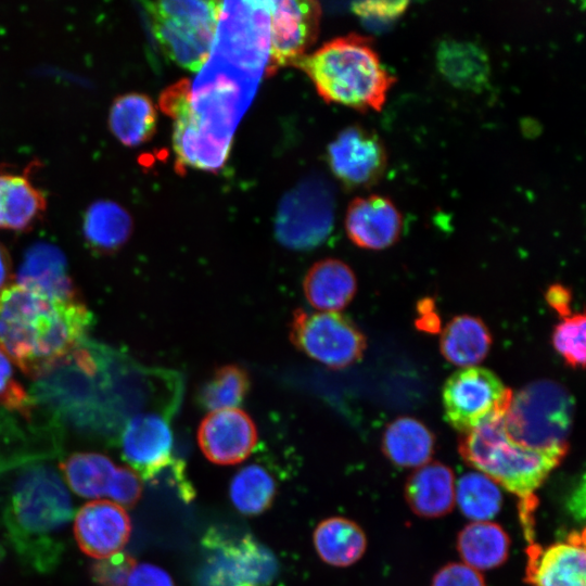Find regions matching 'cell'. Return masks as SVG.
I'll use <instances>...</instances> for the list:
<instances>
[{
  "label": "cell",
  "instance_id": "1",
  "mask_svg": "<svg viewBox=\"0 0 586 586\" xmlns=\"http://www.w3.org/2000/svg\"><path fill=\"white\" fill-rule=\"evenodd\" d=\"M268 54L267 1H224L211 53L193 82L181 79L160 97L162 111L174 119L179 169L214 173L224 166Z\"/></svg>",
  "mask_w": 586,
  "mask_h": 586
},
{
  "label": "cell",
  "instance_id": "2",
  "mask_svg": "<svg viewBox=\"0 0 586 586\" xmlns=\"http://www.w3.org/2000/svg\"><path fill=\"white\" fill-rule=\"evenodd\" d=\"M91 319L78 296L16 281L0 290V349L24 374L40 378L80 347Z\"/></svg>",
  "mask_w": 586,
  "mask_h": 586
},
{
  "label": "cell",
  "instance_id": "3",
  "mask_svg": "<svg viewBox=\"0 0 586 586\" xmlns=\"http://www.w3.org/2000/svg\"><path fill=\"white\" fill-rule=\"evenodd\" d=\"M293 66L310 78L326 102L359 111H380L395 81L372 41L357 34L326 42Z\"/></svg>",
  "mask_w": 586,
  "mask_h": 586
},
{
  "label": "cell",
  "instance_id": "4",
  "mask_svg": "<svg viewBox=\"0 0 586 586\" xmlns=\"http://www.w3.org/2000/svg\"><path fill=\"white\" fill-rule=\"evenodd\" d=\"M496 415L462 435L459 454L463 460L520 498V518L531 543L534 534L535 492L565 456L523 447L511 441Z\"/></svg>",
  "mask_w": 586,
  "mask_h": 586
},
{
  "label": "cell",
  "instance_id": "5",
  "mask_svg": "<svg viewBox=\"0 0 586 586\" xmlns=\"http://www.w3.org/2000/svg\"><path fill=\"white\" fill-rule=\"evenodd\" d=\"M73 518L68 492L50 468L25 470L16 480L7 512V525L18 552L38 568L55 561L56 538Z\"/></svg>",
  "mask_w": 586,
  "mask_h": 586
},
{
  "label": "cell",
  "instance_id": "6",
  "mask_svg": "<svg viewBox=\"0 0 586 586\" xmlns=\"http://www.w3.org/2000/svg\"><path fill=\"white\" fill-rule=\"evenodd\" d=\"M573 416L574 399L568 388L552 380H538L512 394L504 428L523 447L565 456Z\"/></svg>",
  "mask_w": 586,
  "mask_h": 586
},
{
  "label": "cell",
  "instance_id": "7",
  "mask_svg": "<svg viewBox=\"0 0 586 586\" xmlns=\"http://www.w3.org/2000/svg\"><path fill=\"white\" fill-rule=\"evenodd\" d=\"M143 4L165 56L184 69L199 72L211 53L222 1L169 0Z\"/></svg>",
  "mask_w": 586,
  "mask_h": 586
},
{
  "label": "cell",
  "instance_id": "8",
  "mask_svg": "<svg viewBox=\"0 0 586 586\" xmlns=\"http://www.w3.org/2000/svg\"><path fill=\"white\" fill-rule=\"evenodd\" d=\"M335 196L321 175H310L288 191L275 219L277 240L285 247L307 251L326 241L333 229Z\"/></svg>",
  "mask_w": 586,
  "mask_h": 586
},
{
  "label": "cell",
  "instance_id": "9",
  "mask_svg": "<svg viewBox=\"0 0 586 586\" xmlns=\"http://www.w3.org/2000/svg\"><path fill=\"white\" fill-rule=\"evenodd\" d=\"M290 340L300 352L332 369L357 362L367 347L365 335L346 316L302 308L292 315Z\"/></svg>",
  "mask_w": 586,
  "mask_h": 586
},
{
  "label": "cell",
  "instance_id": "10",
  "mask_svg": "<svg viewBox=\"0 0 586 586\" xmlns=\"http://www.w3.org/2000/svg\"><path fill=\"white\" fill-rule=\"evenodd\" d=\"M512 394L492 370L476 366L461 368L443 387L445 419L466 434L485 420L505 413Z\"/></svg>",
  "mask_w": 586,
  "mask_h": 586
},
{
  "label": "cell",
  "instance_id": "11",
  "mask_svg": "<svg viewBox=\"0 0 586 586\" xmlns=\"http://www.w3.org/2000/svg\"><path fill=\"white\" fill-rule=\"evenodd\" d=\"M204 544L209 553L201 586H267L277 572L272 553L251 536L231 539L212 532Z\"/></svg>",
  "mask_w": 586,
  "mask_h": 586
},
{
  "label": "cell",
  "instance_id": "12",
  "mask_svg": "<svg viewBox=\"0 0 586 586\" xmlns=\"http://www.w3.org/2000/svg\"><path fill=\"white\" fill-rule=\"evenodd\" d=\"M269 14V54L267 76L280 67L293 65L305 55L319 33L321 9L310 0L267 1Z\"/></svg>",
  "mask_w": 586,
  "mask_h": 586
},
{
  "label": "cell",
  "instance_id": "13",
  "mask_svg": "<svg viewBox=\"0 0 586 586\" xmlns=\"http://www.w3.org/2000/svg\"><path fill=\"white\" fill-rule=\"evenodd\" d=\"M328 162L333 174L346 186L364 187L375 182L383 174L386 153L373 132L352 126L329 144Z\"/></svg>",
  "mask_w": 586,
  "mask_h": 586
},
{
  "label": "cell",
  "instance_id": "14",
  "mask_svg": "<svg viewBox=\"0 0 586 586\" xmlns=\"http://www.w3.org/2000/svg\"><path fill=\"white\" fill-rule=\"evenodd\" d=\"M131 533L125 508L107 499L81 506L74 518V536L80 550L97 560L123 551Z\"/></svg>",
  "mask_w": 586,
  "mask_h": 586
},
{
  "label": "cell",
  "instance_id": "15",
  "mask_svg": "<svg viewBox=\"0 0 586 586\" xmlns=\"http://www.w3.org/2000/svg\"><path fill=\"white\" fill-rule=\"evenodd\" d=\"M525 582L531 586H585V532L572 531L564 539L526 548Z\"/></svg>",
  "mask_w": 586,
  "mask_h": 586
},
{
  "label": "cell",
  "instance_id": "16",
  "mask_svg": "<svg viewBox=\"0 0 586 586\" xmlns=\"http://www.w3.org/2000/svg\"><path fill=\"white\" fill-rule=\"evenodd\" d=\"M198 442L204 456L216 464H235L247 458L257 442L251 417L238 408L212 411L200 423Z\"/></svg>",
  "mask_w": 586,
  "mask_h": 586
},
{
  "label": "cell",
  "instance_id": "17",
  "mask_svg": "<svg viewBox=\"0 0 586 586\" xmlns=\"http://www.w3.org/2000/svg\"><path fill=\"white\" fill-rule=\"evenodd\" d=\"M173 434L167 421L148 412L131 418L122 434V453L139 476L153 479L169 468Z\"/></svg>",
  "mask_w": 586,
  "mask_h": 586
},
{
  "label": "cell",
  "instance_id": "18",
  "mask_svg": "<svg viewBox=\"0 0 586 586\" xmlns=\"http://www.w3.org/2000/svg\"><path fill=\"white\" fill-rule=\"evenodd\" d=\"M345 229L357 246L379 251L399 239L403 218L394 203L385 196L373 194L356 198L348 205Z\"/></svg>",
  "mask_w": 586,
  "mask_h": 586
},
{
  "label": "cell",
  "instance_id": "19",
  "mask_svg": "<svg viewBox=\"0 0 586 586\" xmlns=\"http://www.w3.org/2000/svg\"><path fill=\"white\" fill-rule=\"evenodd\" d=\"M456 481L453 470L441 462H428L415 470L406 482L405 498L420 517L438 518L455 505Z\"/></svg>",
  "mask_w": 586,
  "mask_h": 586
},
{
  "label": "cell",
  "instance_id": "20",
  "mask_svg": "<svg viewBox=\"0 0 586 586\" xmlns=\"http://www.w3.org/2000/svg\"><path fill=\"white\" fill-rule=\"evenodd\" d=\"M303 290L313 307L335 313L351 303L356 294L357 280L354 271L344 262L326 258L308 269Z\"/></svg>",
  "mask_w": 586,
  "mask_h": 586
},
{
  "label": "cell",
  "instance_id": "21",
  "mask_svg": "<svg viewBox=\"0 0 586 586\" xmlns=\"http://www.w3.org/2000/svg\"><path fill=\"white\" fill-rule=\"evenodd\" d=\"M47 201L27 175L0 174V229L28 231L43 216Z\"/></svg>",
  "mask_w": 586,
  "mask_h": 586
},
{
  "label": "cell",
  "instance_id": "22",
  "mask_svg": "<svg viewBox=\"0 0 586 586\" xmlns=\"http://www.w3.org/2000/svg\"><path fill=\"white\" fill-rule=\"evenodd\" d=\"M492 342V334L482 319L471 315H459L443 329L440 351L448 362L468 368L484 360Z\"/></svg>",
  "mask_w": 586,
  "mask_h": 586
},
{
  "label": "cell",
  "instance_id": "23",
  "mask_svg": "<svg viewBox=\"0 0 586 586\" xmlns=\"http://www.w3.org/2000/svg\"><path fill=\"white\" fill-rule=\"evenodd\" d=\"M435 437L430 429L412 417H399L385 429L382 449L386 458L398 467L419 468L434 453Z\"/></svg>",
  "mask_w": 586,
  "mask_h": 586
},
{
  "label": "cell",
  "instance_id": "24",
  "mask_svg": "<svg viewBox=\"0 0 586 586\" xmlns=\"http://www.w3.org/2000/svg\"><path fill=\"white\" fill-rule=\"evenodd\" d=\"M82 232L87 245L98 254L117 252L132 232V219L119 204L100 200L86 209Z\"/></svg>",
  "mask_w": 586,
  "mask_h": 586
},
{
  "label": "cell",
  "instance_id": "25",
  "mask_svg": "<svg viewBox=\"0 0 586 586\" xmlns=\"http://www.w3.org/2000/svg\"><path fill=\"white\" fill-rule=\"evenodd\" d=\"M509 548L510 538L506 531L491 521L469 523L457 537V550L462 563L479 572L505 563Z\"/></svg>",
  "mask_w": 586,
  "mask_h": 586
},
{
  "label": "cell",
  "instance_id": "26",
  "mask_svg": "<svg viewBox=\"0 0 586 586\" xmlns=\"http://www.w3.org/2000/svg\"><path fill=\"white\" fill-rule=\"evenodd\" d=\"M156 120L155 106L143 93L118 95L110 107V130L127 146H137L149 141L155 132Z\"/></svg>",
  "mask_w": 586,
  "mask_h": 586
},
{
  "label": "cell",
  "instance_id": "27",
  "mask_svg": "<svg viewBox=\"0 0 586 586\" xmlns=\"http://www.w3.org/2000/svg\"><path fill=\"white\" fill-rule=\"evenodd\" d=\"M313 538L319 557L334 566L354 564L362 557L367 548V538L361 527L342 517H332L321 521Z\"/></svg>",
  "mask_w": 586,
  "mask_h": 586
},
{
  "label": "cell",
  "instance_id": "28",
  "mask_svg": "<svg viewBox=\"0 0 586 586\" xmlns=\"http://www.w3.org/2000/svg\"><path fill=\"white\" fill-rule=\"evenodd\" d=\"M61 469L74 493L95 500L104 496L111 498L119 467L101 454L76 453L61 464Z\"/></svg>",
  "mask_w": 586,
  "mask_h": 586
},
{
  "label": "cell",
  "instance_id": "29",
  "mask_svg": "<svg viewBox=\"0 0 586 586\" xmlns=\"http://www.w3.org/2000/svg\"><path fill=\"white\" fill-rule=\"evenodd\" d=\"M17 282L60 296H78L66 271L65 257L55 246L39 243L26 253Z\"/></svg>",
  "mask_w": 586,
  "mask_h": 586
},
{
  "label": "cell",
  "instance_id": "30",
  "mask_svg": "<svg viewBox=\"0 0 586 586\" xmlns=\"http://www.w3.org/2000/svg\"><path fill=\"white\" fill-rule=\"evenodd\" d=\"M441 73L455 86L475 89L488 78L489 64L485 53L469 42L445 41L437 50Z\"/></svg>",
  "mask_w": 586,
  "mask_h": 586
},
{
  "label": "cell",
  "instance_id": "31",
  "mask_svg": "<svg viewBox=\"0 0 586 586\" xmlns=\"http://www.w3.org/2000/svg\"><path fill=\"white\" fill-rule=\"evenodd\" d=\"M455 504L473 522L491 521L500 511L502 495L487 475L468 472L456 482Z\"/></svg>",
  "mask_w": 586,
  "mask_h": 586
},
{
  "label": "cell",
  "instance_id": "32",
  "mask_svg": "<svg viewBox=\"0 0 586 586\" xmlns=\"http://www.w3.org/2000/svg\"><path fill=\"white\" fill-rule=\"evenodd\" d=\"M276 495V483L267 470L257 464L241 469L230 484V498L243 514L256 515L267 510Z\"/></svg>",
  "mask_w": 586,
  "mask_h": 586
},
{
  "label": "cell",
  "instance_id": "33",
  "mask_svg": "<svg viewBox=\"0 0 586 586\" xmlns=\"http://www.w3.org/2000/svg\"><path fill=\"white\" fill-rule=\"evenodd\" d=\"M250 390L247 372L235 365L217 368L199 393L201 405L212 411L239 406Z\"/></svg>",
  "mask_w": 586,
  "mask_h": 586
},
{
  "label": "cell",
  "instance_id": "34",
  "mask_svg": "<svg viewBox=\"0 0 586 586\" xmlns=\"http://www.w3.org/2000/svg\"><path fill=\"white\" fill-rule=\"evenodd\" d=\"M585 315L575 314L559 322L551 335L553 348L574 369H583L585 366Z\"/></svg>",
  "mask_w": 586,
  "mask_h": 586
},
{
  "label": "cell",
  "instance_id": "35",
  "mask_svg": "<svg viewBox=\"0 0 586 586\" xmlns=\"http://www.w3.org/2000/svg\"><path fill=\"white\" fill-rule=\"evenodd\" d=\"M0 405L28 417L31 411L30 396L16 380L11 360L0 349Z\"/></svg>",
  "mask_w": 586,
  "mask_h": 586
},
{
  "label": "cell",
  "instance_id": "36",
  "mask_svg": "<svg viewBox=\"0 0 586 586\" xmlns=\"http://www.w3.org/2000/svg\"><path fill=\"white\" fill-rule=\"evenodd\" d=\"M136 560L123 551L98 560L92 566L93 579L99 586H126Z\"/></svg>",
  "mask_w": 586,
  "mask_h": 586
},
{
  "label": "cell",
  "instance_id": "37",
  "mask_svg": "<svg viewBox=\"0 0 586 586\" xmlns=\"http://www.w3.org/2000/svg\"><path fill=\"white\" fill-rule=\"evenodd\" d=\"M431 586H486L482 574L464 563H448L434 575Z\"/></svg>",
  "mask_w": 586,
  "mask_h": 586
},
{
  "label": "cell",
  "instance_id": "38",
  "mask_svg": "<svg viewBox=\"0 0 586 586\" xmlns=\"http://www.w3.org/2000/svg\"><path fill=\"white\" fill-rule=\"evenodd\" d=\"M126 586H175V583L163 569L154 564L141 563L135 565Z\"/></svg>",
  "mask_w": 586,
  "mask_h": 586
},
{
  "label": "cell",
  "instance_id": "39",
  "mask_svg": "<svg viewBox=\"0 0 586 586\" xmlns=\"http://www.w3.org/2000/svg\"><path fill=\"white\" fill-rule=\"evenodd\" d=\"M404 2H357L354 3V11L365 20H381L395 17L405 9Z\"/></svg>",
  "mask_w": 586,
  "mask_h": 586
},
{
  "label": "cell",
  "instance_id": "40",
  "mask_svg": "<svg viewBox=\"0 0 586 586\" xmlns=\"http://www.w3.org/2000/svg\"><path fill=\"white\" fill-rule=\"evenodd\" d=\"M545 298L548 305L561 317L571 316L572 293L569 288L559 283L552 284L546 291Z\"/></svg>",
  "mask_w": 586,
  "mask_h": 586
},
{
  "label": "cell",
  "instance_id": "41",
  "mask_svg": "<svg viewBox=\"0 0 586 586\" xmlns=\"http://www.w3.org/2000/svg\"><path fill=\"white\" fill-rule=\"evenodd\" d=\"M432 304H430V300L422 301L419 313L420 318L418 321L420 322L419 328L429 332H436L440 329V320L438 317L435 315V313L431 311Z\"/></svg>",
  "mask_w": 586,
  "mask_h": 586
},
{
  "label": "cell",
  "instance_id": "42",
  "mask_svg": "<svg viewBox=\"0 0 586 586\" xmlns=\"http://www.w3.org/2000/svg\"><path fill=\"white\" fill-rule=\"evenodd\" d=\"M12 278L11 258L7 249L0 243V290L10 284Z\"/></svg>",
  "mask_w": 586,
  "mask_h": 586
}]
</instances>
